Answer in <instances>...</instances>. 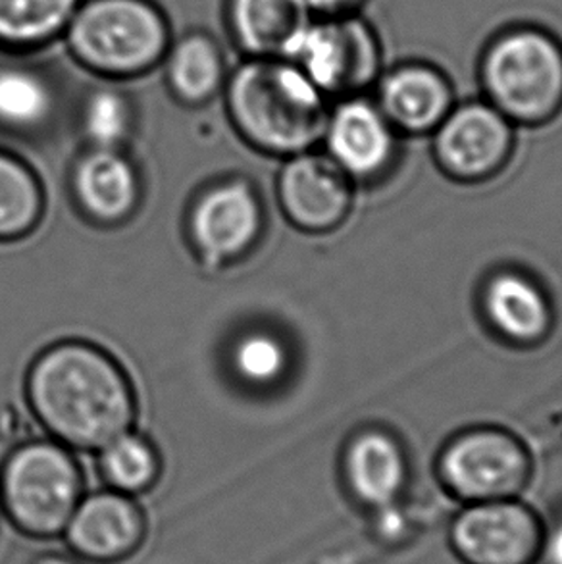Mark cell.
Instances as JSON below:
<instances>
[{"instance_id": "5bb4252c", "label": "cell", "mask_w": 562, "mask_h": 564, "mask_svg": "<svg viewBox=\"0 0 562 564\" xmlns=\"http://www.w3.org/2000/svg\"><path fill=\"white\" fill-rule=\"evenodd\" d=\"M231 25L255 54L291 56L309 23L304 0H231Z\"/></svg>"}, {"instance_id": "30bf717a", "label": "cell", "mask_w": 562, "mask_h": 564, "mask_svg": "<svg viewBox=\"0 0 562 564\" xmlns=\"http://www.w3.org/2000/svg\"><path fill=\"white\" fill-rule=\"evenodd\" d=\"M64 532L79 557L116 563L139 550L144 520L128 497L97 494L77 505Z\"/></svg>"}, {"instance_id": "d6986e66", "label": "cell", "mask_w": 562, "mask_h": 564, "mask_svg": "<svg viewBox=\"0 0 562 564\" xmlns=\"http://www.w3.org/2000/svg\"><path fill=\"white\" fill-rule=\"evenodd\" d=\"M79 0H0V41L35 45L68 28Z\"/></svg>"}, {"instance_id": "83f0119b", "label": "cell", "mask_w": 562, "mask_h": 564, "mask_svg": "<svg viewBox=\"0 0 562 564\" xmlns=\"http://www.w3.org/2000/svg\"><path fill=\"white\" fill-rule=\"evenodd\" d=\"M306 7L318 12H326V14H335L342 12L345 8H349L355 0H304Z\"/></svg>"}, {"instance_id": "ba28073f", "label": "cell", "mask_w": 562, "mask_h": 564, "mask_svg": "<svg viewBox=\"0 0 562 564\" xmlns=\"http://www.w3.org/2000/svg\"><path fill=\"white\" fill-rule=\"evenodd\" d=\"M291 56L303 62L306 77L326 91L365 84L376 61L370 33L355 22L311 23Z\"/></svg>"}, {"instance_id": "ac0fdd59", "label": "cell", "mask_w": 562, "mask_h": 564, "mask_svg": "<svg viewBox=\"0 0 562 564\" xmlns=\"http://www.w3.org/2000/svg\"><path fill=\"white\" fill-rule=\"evenodd\" d=\"M487 313L505 336L528 344L540 339L549 311L540 291L518 275H499L487 290Z\"/></svg>"}, {"instance_id": "7a4b0ae2", "label": "cell", "mask_w": 562, "mask_h": 564, "mask_svg": "<svg viewBox=\"0 0 562 564\" xmlns=\"http://www.w3.org/2000/svg\"><path fill=\"white\" fill-rule=\"evenodd\" d=\"M229 108L252 143L274 153H299L324 131L320 89L303 69L255 61L237 69L229 85Z\"/></svg>"}, {"instance_id": "5b68a950", "label": "cell", "mask_w": 562, "mask_h": 564, "mask_svg": "<svg viewBox=\"0 0 562 564\" xmlns=\"http://www.w3.org/2000/svg\"><path fill=\"white\" fill-rule=\"evenodd\" d=\"M82 481L74 460L56 445L35 443L10 458L2 497L10 519L25 534L53 538L66 530L79 505Z\"/></svg>"}, {"instance_id": "52a82bcc", "label": "cell", "mask_w": 562, "mask_h": 564, "mask_svg": "<svg viewBox=\"0 0 562 564\" xmlns=\"http://www.w3.org/2000/svg\"><path fill=\"white\" fill-rule=\"evenodd\" d=\"M453 540L471 564H526L538 550L540 532L522 505L495 499L463 512Z\"/></svg>"}, {"instance_id": "d4e9b609", "label": "cell", "mask_w": 562, "mask_h": 564, "mask_svg": "<svg viewBox=\"0 0 562 564\" xmlns=\"http://www.w3.org/2000/svg\"><path fill=\"white\" fill-rule=\"evenodd\" d=\"M87 130L99 143H115L128 128V107L116 93H99L87 107Z\"/></svg>"}, {"instance_id": "e0dca14e", "label": "cell", "mask_w": 562, "mask_h": 564, "mask_svg": "<svg viewBox=\"0 0 562 564\" xmlns=\"http://www.w3.org/2000/svg\"><path fill=\"white\" fill-rule=\"evenodd\" d=\"M77 193L89 213L100 220H118L130 213L138 187L130 164L112 153H95L82 162Z\"/></svg>"}, {"instance_id": "277c9868", "label": "cell", "mask_w": 562, "mask_h": 564, "mask_svg": "<svg viewBox=\"0 0 562 564\" xmlns=\"http://www.w3.org/2000/svg\"><path fill=\"white\" fill-rule=\"evenodd\" d=\"M495 105L520 122H545L562 105V48L540 31H512L484 62Z\"/></svg>"}, {"instance_id": "9a60e30c", "label": "cell", "mask_w": 562, "mask_h": 564, "mask_svg": "<svg viewBox=\"0 0 562 564\" xmlns=\"http://www.w3.org/2000/svg\"><path fill=\"white\" fill-rule=\"evenodd\" d=\"M381 100L389 118L407 131H428L445 118L448 93L445 79L424 66H409L388 77Z\"/></svg>"}, {"instance_id": "603a6c76", "label": "cell", "mask_w": 562, "mask_h": 564, "mask_svg": "<svg viewBox=\"0 0 562 564\" xmlns=\"http://www.w3.org/2000/svg\"><path fill=\"white\" fill-rule=\"evenodd\" d=\"M108 480L122 491H141L156 478V458L151 447L133 435H120L108 443L102 455Z\"/></svg>"}, {"instance_id": "f1b7e54d", "label": "cell", "mask_w": 562, "mask_h": 564, "mask_svg": "<svg viewBox=\"0 0 562 564\" xmlns=\"http://www.w3.org/2000/svg\"><path fill=\"white\" fill-rule=\"evenodd\" d=\"M35 564H77V563H74V561H68V558H64V557H45V558H41V561H37V563Z\"/></svg>"}, {"instance_id": "9c48e42d", "label": "cell", "mask_w": 562, "mask_h": 564, "mask_svg": "<svg viewBox=\"0 0 562 564\" xmlns=\"http://www.w3.org/2000/svg\"><path fill=\"white\" fill-rule=\"evenodd\" d=\"M510 151V128L484 105L456 110L437 135V156L451 176L482 180L501 166Z\"/></svg>"}, {"instance_id": "7402d4cb", "label": "cell", "mask_w": 562, "mask_h": 564, "mask_svg": "<svg viewBox=\"0 0 562 564\" xmlns=\"http://www.w3.org/2000/svg\"><path fill=\"white\" fill-rule=\"evenodd\" d=\"M51 108L46 85L23 69H0V122L33 126L45 118Z\"/></svg>"}, {"instance_id": "ffe728a7", "label": "cell", "mask_w": 562, "mask_h": 564, "mask_svg": "<svg viewBox=\"0 0 562 564\" xmlns=\"http://www.w3.org/2000/svg\"><path fill=\"white\" fill-rule=\"evenodd\" d=\"M167 74L183 99H208L221 82L220 51L205 35L183 39L170 56Z\"/></svg>"}, {"instance_id": "cb8c5ba5", "label": "cell", "mask_w": 562, "mask_h": 564, "mask_svg": "<svg viewBox=\"0 0 562 564\" xmlns=\"http://www.w3.org/2000/svg\"><path fill=\"white\" fill-rule=\"evenodd\" d=\"M236 365L247 380L270 381L280 375L285 355L272 337L251 336L237 347Z\"/></svg>"}, {"instance_id": "2e32d148", "label": "cell", "mask_w": 562, "mask_h": 564, "mask_svg": "<svg viewBox=\"0 0 562 564\" xmlns=\"http://www.w3.org/2000/svg\"><path fill=\"white\" fill-rule=\"evenodd\" d=\"M347 466L350 486L365 503L388 507L403 486V455L386 435H363L350 447Z\"/></svg>"}, {"instance_id": "4316f807", "label": "cell", "mask_w": 562, "mask_h": 564, "mask_svg": "<svg viewBox=\"0 0 562 564\" xmlns=\"http://www.w3.org/2000/svg\"><path fill=\"white\" fill-rule=\"evenodd\" d=\"M545 558L549 564H562V522L553 530L545 545Z\"/></svg>"}, {"instance_id": "4fadbf2b", "label": "cell", "mask_w": 562, "mask_h": 564, "mask_svg": "<svg viewBox=\"0 0 562 564\" xmlns=\"http://www.w3.org/2000/svg\"><path fill=\"white\" fill-rule=\"evenodd\" d=\"M329 149L335 161L355 176L378 174L391 156V133L380 112L353 100L343 105L329 123Z\"/></svg>"}, {"instance_id": "8fae6325", "label": "cell", "mask_w": 562, "mask_h": 564, "mask_svg": "<svg viewBox=\"0 0 562 564\" xmlns=\"http://www.w3.org/2000/svg\"><path fill=\"white\" fill-rule=\"evenodd\" d=\"M281 200L296 226L322 231L335 228L349 213V185L332 162L301 156L281 176Z\"/></svg>"}, {"instance_id": "44dd1931", "label": "cell", "mask_w": 562, "mask_h": 564, "mask_svg": "<svg viewBox=\"0 0 562 564\" xmlns=\"http://www.w3.org/2000/svg\"><path fill=\"white\" fill-rule=\"evenodd\" d=\"M41 195L22 164L0 156V237H18L35 224Z\"/></svg>"}, {"instance_id": "6da1fadb", "label": "cell", "mask_w": 562, "mask_h": 564, "mask_svg": "<svg viewBox=\"0 0 562 564\" xmlns=\"http://www.w3.org/2000/svg\"><path fill=\"white\" fill-rule=\"evenodd\" d=\"M39 416L62 440L97 449L123 435L133 416L130 389L120 370L85 345L46 352L31 375Z\"/></svg>"}, {"instance_id": "7c38bea8", "label": "cell", "mask_w": 562, "mask_h": 564, "mask_svg": "<svg viewBox=\"0 0 562 564\" xmlns=\"http://www.w3.org/2000/svg\"><path fill=\"white\" fill-rule=\"evenodd\" d=\"M259 226V205L245 185H229L208 193L193 220L198 245L214 259L244 251L257 236Z\"/></svg>"}, {"instance_id": "484cf974", "label": "cell", "mask_w": 562, "mask_h": 564, "mask_svg": "<svg viewBox=\"0 0 562 564\" xmlns=\"http://www.w3.org/2000/svg\"><path fill=\"white\" fill-rule=\"evenodd\" d=\"M380 532L383 535H388V538L401 534L403 532V517L399 512L393 511V509H388V511L383 512V517H381Z\"/></svg>"}, {"instance_id": "8992f818", "label": "cell", "mask_w": 562, "mask_h": 564, "mask_svg": "<svg viewBox=\"0 0 562 564\" xmlns=\"http://www.w3.org/2000/svg\"><path fill=\"white\" fill-rule=\"evenodd\" d=\"M443 474L458 496L476 501H495L515 496L525 486L528 460L509 435L476 432L448 447Z\"/></svg>"}, {"instance_id": "3957f363", "label": "cell", "mask_w": 562, "mask_h": 564, "mask_svg": "<svg viewBox=\"0 0 562 564\" xmlns=\"http://www.w3.org/2000/svg\"><path fill=\"white\" fill-rule=\"evenodd\" d=\"M66 30L77 58L107 74H138L166 53V22L147 0H91Z\"/></svg>"}]
</instances>
